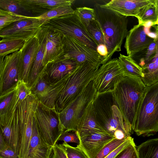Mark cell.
<instances>
[{"label": "cell", "instance_id": "24", "mask_svg": "<svg viewBox=\"0 0 158 158\" xmlns=\"http://www.w3.org/2000/svg\"><path fill=\"white\" fill-rule=\"evenodd\" d=\"M73 72L57 81L50 84V88L45 95L39 99V105L44 110L55 113V102L62 90L65 82L70 76Z\"/></svg>", "mask_w": 158, "mask_h": 158}, {"label": "cell", "instance_id": "39", "mask_svg": "<svg viewBox=\"0 0 158 158\" xmlns=\"http://www.w3.org/2000/svg\"><path fill=\"white\" fill-rule=\"evenodd\" d=\"M29 17L19 15L13 13L0 10V31L10 23Z\"/></svg>", "mask_w": 158, "mask_h": 158}, {"label": "cell", "instance_id": "38", "mask_svg": "<svg viewBox=\"0 0 158 158\" xmlns=\"http://www.w3.org/2000/svg\"><path fill=\"white\" fill-rule=\"evenodd\" d=\"M130 136L121 139L114 138L102 148L95 158H104L125 142Z\"/></svg>", "mask_w": 158, "mask_h": 158}, {"label": "cell", "instance_id": "41", "mask_svg": "<svg viewBox=\"0 0 158 158\" xmlns=\"http://www.w3.org/2000/svg\"><path fill=\"white\" fill-rule=\"evenodd\" d=\"M62 144L65 148L67 158H88L84 152L77 145L76 147H73L64 142Z\"/></svg>", "mask_w": 158, "mask_h": 158}, {"label": "cell", "instance_id": "35", "mask_svg": "<svg viewBox=\"0 0 158 158\" xmlns=\"http://www.w3.org/2000/svg\"><path fill=\"white\" fill-rule=\"evenodd\" d=\"M88 32L97 45H105L104 35L100 26L96 20L90 22L87 27Z\"/></svg>", "mask_w": 158, "mask_h": 158}, {"label": "cell", "instance_id": "11", "mask_svg": "<svg viewBox=\"0 0 158 158\" xmlns=\"http://www.w3.org/2000/svg\"><path fill=\"white\" fill-rule=\"evenodd\" d=\"M46 20L29 17L14 21L0 31V37L27 41L36 36Z\"/></svg>", "mask_w": 158, "mask_h": 158}, {"label": "cell", "instance_id": "30", "mask_svg": "<svg viewBox=\"0 0 158 158\" xmlns=\"http://www.w3.org/2000/svg\"><path fill=\"white\" fill-rule=\"evenodd\" d=\"M139 158H158V139L147 140L136 146Z\"/></svg>", "mask_w": 158, "mask_h": 158}, {"label": "cell", "instance_id": "10", "mask_svg": "<svg viewBox=\"0 0 158 158\" xmlns=\"http://www.w3.org/2000/svg\"><path fill=\"white\" fill-rule=\"evenodd\" d=\"M34 118L40 137L46 143L53 147L62 133L59 130L57 115L52 111L44 110L38 103Z\"/></svg>", "mask_w": 158, "mask_h": 158}, {"label": "cell", "instance_id": "6", "mask_svg": "<svg viewBox=\"0 0 158 158\" xmlns=\"http://www.w3.org/2000/svg\"><path fill=\"white\" fill-rule=\"evenodd\" d=\"M93 80L81 90L57 115L60 131L76 132L79 121L88 103L97 93Z\"/></svg>", "mask_w": 158, "mask_h": 158}, {"label": "cell", "instance_id": "46", "mask_svg": "<svg viewBox=\"0 0 158 158\" xmlns=\"http://www.w3.org/2000/svg\"><path fill=\"white\" fill-rule=\"evenodd\" d=\"M0 158H19V157L13 150L7 147L0 150Z\"/></svg>", "mask_w": 158, "mask_h": 158}, {"label": "cell", "instance_id": "22", "mask_svg": "<svg viewBox=\"0 0 158 158\" xmlns=\"http://www.w3.org/2000/svg\"><path fill=\"white\" fill-rule=\"evenodd\" d=\"M153 0H112L102 5L121 15L136 17L141 10Z\"/></svg>", "mask_w": 158, "mask_h": 158}, {"label": "cell", "instance_id": "19", "mask_svg": "<svg viewBox=\"0 0 158 158\" xmlns=\"http://www.w3.org/2000/svg\"><path fill=\"white\" fill-rule=\"evenodd\" d=\"M44 28L45 31L46 43L43 62V67L60 58L64 54L62 35Z\"/></svg>", "mask_w": 158, "mask_h": 158}, {"label": "cell", "instance_id": "13", "mask_svg": "<svg viewBox=\"0 0 158 158\" xmlns=\"http://www.w3.org/2000/svg\"><path fill=\"white\" fill-rule=\"evenodd\" d=\"M19 51L6 56L0 79V95L16 86L19 81L21 60Z\"/></svg>", "mask_w": 158, "mask_h": 158}, {"label": "cell", "instance_id": "26", "mask_svg": "<svg viewBox=\"0 0 158 158\" xmlns=\"http://www.w3.org/2000/svg\"><path fill=\"white\" fill-rule=\"evenodd\" d=\"M16 86L0 95V126L6 124L16 108Z\"/></svg>", "mask_w": 158, "mask_h": 158}, {"label": "cell", "instance_id": "5", "mask_svg": "<svg viewBox=\"0 0 158 158\" xmlns=\"http://www.w3.org/2000/svg\"><path fill=\"white\" fill-rule=\"evenodd\" d=\"M100 67L88 62L77 64L56 101L55 113L57 115L94 79Z\"/></svg>", "mask_w": 158, "mask_h": 158}, {"label": "cell", "instance_id": "15", "mask_svg": "<svg viewBox=\"0 0 158 158\" xmlns=\"http://www.w3.org/2000/svg\"><path fill=\"white\" fill-rule=\"evenodd\" d=\"M77 65L74 60L63 56L47 64L43 67L39 74H42L48 82L51 84L72 73Z\"/></svg>", "mask_w": 158, "mask_h": 158}, {"label": "cell", "instance_id": "23", "mask_svg": "<svg viewBox=\"0 0 158 158\" xmlns=\"http://www.w3.org/2000/svg\"><path fill=\"white\" fill-rule=\"evenodd\" d=\"M53 148L46 143L40 137L34 118L29 152L27 158H50Z\"/></svg>", "mask_w": 158, "mask_h": 158}, {"label": "cell", "instance_id": "2", "mask_svg": "<svg viewBox=\"0 0 158 158\" xmlns=\"http://www.w3.org/2000/svg\"><path fill=\"white\" fill-rule=\"evenodd\" d=\"M96 20L104 35L108 55L103 64L111 60L114 54L121 50V47L128 32L127 17L121 15L102 5H94Z\"/></svg>", "mask_w": 158, "mask_h": 158}, {"label": "cell", "instance_id": "20", "mask_svg": "<svg viewBox=\"0 0 158 158\" xmlns=\"http://www.w3.org/2000/svg\"><path fill=\"white\" fill-rule=\"evenodd\" d=\"M94 99L88 103L84 109L77 126V131L75 132L80 142L93 133L105 131L96 120L93 106Z\"/></svg>", "mask_w": 158, "mask_h": 158}, {"label": "cell", "instance_id": "47", "mask_svg": "<svg viewBox=\"0 0 158 158\" xmlns=\"http://www.w3.org/2000/svg\"><path fill=\"white\" fill-rule=\"evenodd\" d=\"M96 51L102 58L101 64H102L107 56V48L104 45H100L97 46Z\"/></svg>", "mask_w": 158, "mask_h": 158}, {"label": "cell", "instance_id": "44", "mask_svg": "<svg viewBox=\"0 0 158 158\" xmlns=\"http://www.w3.org/2000/svg\"><path fill=\"white\" fill-rule=\"evenodd\" d=\"M50 158H67L65 148L62 144L56 143L53 146Z\"/></svg>", "mask_w": 158, "mask_h": 158}, {"label": "cell", "instance_id": "7", "mask_svg": "<svg viewBox=\"0 0 158 158\" xmlns=\"http://www.w3.org/2000/svg\"><path fill=\"white\" fill-rule=\"evenodd\" d=\"M41 27L73 37L96 50L97 45L89 35L87 27L74 13L46 20Z\"/></svg>", "mask_w": 158, "mask_h": 158}, {"label": "cell", "instance_id": "50", "mask_svg": "<svg viewBox=\"0 0 158 158\" xmlns=\"http://www.w3.org/2000/svg\"><path fill=\"white\" fill-rule=\"evenodd\" d=\"M4 57H0V79L2 73L4 66Z\"/></svg>", "mask_w": 158, "mask_h": 158}, {"label": "cell", "instance_id": "51", "mask_svg": "<svg viewBox=\"0 0 158 158\" xmlns=\"http://www.w3.org/2000/svg\"><path fill=\"white\" fill-rule=\"evenodd\" d=\"M144 27H150L156 25L155 23L151 21L146 22L142 24Z\"/></svg>", "mask_w": 158, "mask_h": 158}, {"label": "cell", "instance_id": "31", "mask_svg": "<svg viewBox=\"0 0 158 158\" xmlns=\"http://www.w3.org/2000/svg\"><path fill=\"white\" fill-rule=\"evenodd\" d=\"M25 41L23 40L2 38L0 40V57L19 51L23 46Z\"/></svg>", "mask_w": 158, "mask_h": 158}, {"label": "cell", "instance_id": "1", "mask_svg": "<svg viewBox=\"0 0 158 158\" xmlns=\"http://www.w3.org/2000/svg\"><path fill=\"white\" fill-rule=\"evenodd\" d=\"M141 78L124 75L115 81L112 91L115 101L131 134L138 108L146 87Z\"/></svg>", "mask_w": 158, "mask_h": 158}, {"label": "cell", "instance_id": "33", "mask_svg": "<svg viewBox=\"0 0 158 158\" xmlns=\"http://www.w3.org/2000/svg\"><path fill=\"white\" fill-rule=\"evenodd\" d=\"M72 5H61L57 6L40 16L37 18L47 20L60 16L74 13Z\"/></svg>", "mask_w": 158, "mask_h": 158}, {"label": "cell", "instance_id": "17", "mask_svg": "<svg viewBox=\"0 0 158 158\" xmlns=\"http://www.w3.org/2000/svg\"><path fill=\"white\" fill-rule=\"evenodd\" d=\"M114 138L105 131H97L86 136L77 145L88 158H95L102 148Z\"/></svg>", "mask_w": 158, "mask_h": 158}, {"label": "cell", "instance_id": "3", "mask_svg": "<svg viewBox=\"0 0 158 158\" xmlns=\"http://www.w3.org/2000/svg\"><path fill=\"white\" fill-rule=\"evenodd\" d=\"M93 106L96 120L105 131L114 137L120 132L130 136V130L115 101L112 91L97 92Z\"/></svg>", "mask_w": 158, "mask_h": 158}, {"label": "cell", "instance_id": "14", "mask_svg": "<svg viewBox=\"0 0 158 158\" xmlns=\"http://www.w3.org/2000/svg\"><path fill=\"white\" fill-rule=\"evenodd\" d=\"M126 37L124 47L128 56L131 57L143 53L154 40L146 35L144 27L139 24L134 26Z\"/></svg>", "mask_w": 158, "mask_h": 158}, {"label": "cell", "instance_id": "25", "mask_svg": "<svg viewBox=\"0 0 158 158\" xmlns=\"http://www.w3.org/2000/svg\"><path fill=\"white\" fill-rule=\"evenodd\" d=\"M37 35L40 41V46L29 73L27 85L30 88L43 68V62L46 43L45 31L41 28Z\"/></svg>", "mask_w": 158, "mask_h": 158}, {"label": "cell", "instance_id": "37", "mask_svg": "<svg viewBox=\"0 0 158 158\" xmlns=\"http://www.w3.org/2000/svg\"><path fill=\"white\" fill-rule=\"evenodd\" d=\"M158 39H154L144 52L140 55L143 54V56L140 59L138 64L140 67H142L151 61L158 52Z\"/></svg>", "mask_w": 158, "mask_h": 158}, {"label": "cell", "instance_id": "42", "mask_svg": "<svg viewBox=\"0 0 158 158\" xmlns=\"http://www.w3.org/2000/svg\"><path fill=\"white\" fill-rule=\"evenodd\" d=\"M114 158H139L134 141L121 151Z\"/></svg>", "mask_w": 158, "mask_h": 158}, {"label": "cell", "instance_id": "48", "mask_svg": "<svg viewBox=\"0 0 158 158\" xmlns=\"http://www.w3.org/2000/svg\"><path fill=\"white\" fill-rule=\"evenodd\" d=\"M7 147L4 139L0 128V150Z\"/></svg>", "mask_w": 158, "mask_h": 158}, {"label": "cell", "instance_id": "28", "mask_svg": "<svg viewBox=\"0 0 158 158\" xmlns=\"http://www.w3.org/2000/svg\"><path fill=\"white\" fill-rule=\"evenodd\" d=\"M144 77L142 78L146 86L158 82V52L150 62L142 67Z\"/></svg>", "mask_w": 158, "mask_h": 158}, {"label": "cell", "instance_id": "49", "mask_svg": "<svg viewBox=\"0 0 158 158\" xmlns=\"http://www.w3.org/2000/svg\"><path fill=\"white\" fill-rule=\"evenodd\" d=\"M148 37L154 39H158V29L155 32H151L150 31L146 34Z\"/></svg>", "mask_w": 158, "mask_h": 158}, {"label": "cell", "instance_id": "9", "mask_svg": "<svg viewBox=\"0 0 158 158\" xmlns=\"http://www.w3.org/2000/svg\"><path fill=\"white\" fill-rule=\"evenodd\" d=\"M62 39L64 57L74 60L77 64L86 62L101 64L102 58L96 50L70 36L62 35Z\"/></svg>", "mask_w": 158, "mask_h": 158}, {"label": "cell", "instance_id": "18", "mask_svg": "<svg viewBox=\"0 0 158 158\" xmlns=\"http://www.w3.org/2000/svg\"><path fill=\"white\" fill-rule=\"evenodd\" d=\"M29 17H37L59 6L73 4L74 0H19Z\"/></svg>", "mask_w": 158, "mask_h": 158}, {"label": "cell", "instance_id": "16", "mask_svg": "<svg viewBox=\"0 0 158 158\" xmlns=\"http://www.w3.org/2000/svg\"><path fill=\"white\" fill-rule=\"evenodd\" d=\"M39 46V40L37 35L25 41L20 49L22 56L19 81L27 84L30 71Z\"/></svg>", "mask_w": 158, "mask_h": 158}, {"label": "cell", "instance_id": "8", "mask_svg": "<svg viewBox=\"0 0 158 158\" xmlns=\"http://www.w3.org/2000/svg\"><path fill=\"white\" fill-rule=\"evenodd\" d=\"M39 100L32 94L16 105L20 132L19 158H27L31 137L34 113Z\"/></svg>", "mask_w": 158, "mask_h": 158}, {"label": "cell", "instance_id": "45", "mask_svg": "<svg viewBox=\"0 0 158 158\" xmlns=\"http://www.w3.org/2000/svg\"><path fill=\"white\" fill-rule=\"evenodd\" d=\"M133 141V139L130 136L125 142L104 158H114L121 151L126 148L130 143Z\"/></svg>", "mask_w": 158, "mask_h": 158}, {"label": "cell", "instance_id": "36", "mask_svg": "<svg viewBox=\"0 0 158 158\" xmlns=\"http://www.w3.org/2000/svg\"><path fill=\"white\" fill-rule=\"evenodd\" d=\"M74 14L87 27L90 22L96 20L94 9L87 7L77 8Z\"/></svg>", "mask_w": 158, "mask_h": 158}, {"label": "cell", "instance_id": "40", "mask_svg": "<svg viewBox=\"0 0 158 158\" xmlns=\"http://www.w3.org/2000/svg\"><path fill=\"white\" fill-rule=\"evenodd\" d=\"M16 94L17 105L32 94L31 90L27 84L22 81H19L17 84Z\"/></svg>", "mask_w": 158, "mask_h": 158}, {"label": "cell", "instance_id": "27", "mask_svg": "<svg viewBox=\"0 0 158 158\" xmlns=\"http://www.w3.org/2000/svg\"><path fill=\"white\" fill-rule=\"evenodd\" d=\"M118 60L125 75L137 77L141 79L144 77L142 67L132 57L120 54Z\"/></svg>", "mask_w": 158, "mask_h": 158}, {"label": "cell", "instance_id": "12", "mask_svg": "<svg viewBox=\"0 0 158 158\" xmlns=\"http://www.w3.org/2000/svg\"><path fill=\"white\" fill-rule=\"evenodd\" d=\"M124 75V72L117 58L102 64L93 80L97 92L113 91L116 79Z\"/></svg>", "mask_w": 158, "mask_h": 158}, {"label": "cell", "instance_id": "43", "mask_svg": "<svg viewBox=\"0 0 158 158\" xmlns=\"http://www.w3.org/2000/svg\"><path fill=\"white\" fill-rule=\"evenodd\" d=\"M63 141L66 143H73L77 144L79 143V138L76 133L70 132H63L59 137L57 141Z\"/></svg>", "mask_w": 158, "mask_h": 158}, {"label": "cell", "instance_id": "4", "mask_svg": "<svg viewBox=\"0 0 158 158\" xmlns=\"http://www.w3.org/2000/svg\"><path fill=\"white\" fill-rule=\"evenodd\" d=\"M158 131V82L146 86L134 124L138 136H149Z\"/></svg>", "mask_w": 158, "mask_h": 158}, {"label": "cell", "instance_id": "34", "mask_svg": "<svg viewBox=\"0 0 158 158\" xmlns=\"http://www.w3.org/2000/svg\"><path fill=\"white\" fill-rule=\"evenodd\" d=\"M0 10L29 17L22 7L19 0H0Z\"/></svg>", "mask_w": 158, "mask_h": 158}, {"label": "cell", "instance_id": "29", "mask_svg": "<svg viewBox=\"0 0 158 158\" xmlns=\"http://www.w3.org/2000/svg\"><path fill=\"white\" fill-rule=\"evenodd\" d=\"M139 24H142L148 21H151L158 24V0L153 1L143 8L136 17Z\"/></svg>", "mask_w": 158, "mask_h": 158}, {"label": "cell", "instance_id": "21", "mask_svg": "<svg viewBox=\"0 0 158 158\" xmlns=\"http://www.w3.org/2000/svg\"><path fill=\"white\" fill-rule=\"evenodd\" d=\"M0 128L7 147L13 150L19 155L20 143V132L17 108L3 126Z\"/></svg>", "mask_w": 158, "mask_h": 158}, {"label": "cell", "instance_id": "32", "mask_svg": "<svg viewBox=\"0 0 158 158\" xmlns=\"http://www.w3.org/2000/svg\"><path fill=\"white\" fill-rule=\"evenodd\" d=\"M50 84L42 74H39L30 88L31 93L39 99L45 95Z\"/></svg>", "mask_w": 158, "mask_h": 158}]
</instances>
